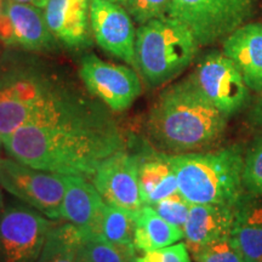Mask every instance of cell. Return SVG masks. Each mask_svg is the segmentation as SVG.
Returning a JSON list of instances; mask_svg holds the SVG:
<instances>
[{
  "label": "cell",
  "mask_w": 262,
  "mask_h": 262,
  "mask_svg": "<svg viewBox=\"0 0 262 262\" xmlns=\"http://www.w3.org/2000/svg\"><path fill=\"white\" fill-rule=\"evenodd\" d=\"M222 52L231 58L243 75L248 88L262 91V24H245L222 42Z\"/></svg>",
  "instance_id": "2e32d148"
},
{
  "label": "cell",
  "mask_w": 262,
  "mask_h": 262,
  "mask_svg": "<svg viewBox=\"0 0 262 262\" xmlns=\"http://www.w3.org/2000/svg\"><path fill=\"white\" fill-rule=\"evenodd\" d=\"M110 111L102 106L49 125L22 126L3 146L11 158L34 169L91 180L108 157L125 149L123 131Z\"/></svg>",
  "instance_id": "6da1fadb"
},
{
  "label": "cell",
  "mask_w": 262,
  "mask_h": 262,
  "mask_svg": "<svg viewBox=\"0 0 262 262\" xmlns=\"http://www.w3.org/2000/svg\"><path fill=\"white\" fill-rule=\"evenodd\" d=\"M79 78L88 93L112 112L126 111L142 91L136 70L102 61L94 54L81 58Z\"/></svg>",
  "instance_id": "30bf717a"
},
{
  "label": "cell",
  "mask_w": 262,
  "mask_h": 262,
  "mask_svg": "<svg viewBox=\"0 0 262 262\" xmlns=\"http://www.w3.org/2000/svg\"><path fill=\"white\" fill-rule=\"evenodd\" d=\"M195 38L170 16L152 19L136 31L135 70L150 88L178 78L198 54Z\"/></svg>",
  "instance_id": "5b68a950"
},
{
  "label": "cell",
  "mask_w": 262,
  "mask_h": 262,
  "mask_svg": "<svg viewBox=\"0 0 262 262\" xmlns=\"http://www.w3.org/2000/svg\"><path fill=\"white\" fill-rule=\"evenodd\" d=\"M136 211L117 208L106 203L98 239L111 243L134 245Z\"/></svg>",
  "instance_id": "7402d4cb"
},
{
  "label": "cell",
  "mask_w": 262,
  "mask_h": 262,
  "mask_svg": "<svg viewBox=\"0 0 262 262\" xmlns=\"http://www.w3.org/2000/svg\"><path fill=\"white\" fill-rule=\"evenodd\" d=\"M0 6H3V0H0Z\"/></svg>",
  "instance_id": "e575fe53"
},
{
  "label": "cell",
  "mask_w": 262,
  "mask_h": 262,
  "mask_svg": "<svg viewBox=\"0 0 262 262\" xmlns=\"http://www.w3.org/2000/svg\"><path fill=\"white\" fill-rule=\"evenodd\" d=\"M2 146H3V141L0 139V153H2Z\"/></svg>",
  "instance_id": "836d02e7"
},
{
  "label": "cell",
  "mask_w": 262,
  "mask_h": 262,
  "mask_svg": "<svg viewBox=\"0 0 262 262\" xmlns=\"http://www.w3.org/2000/svg\"><path fill=\"white\" fill-rule=\"evenodd\" d=\"M227 119L188 75L159 94L147 116L146 134L155 149L166 155L203 152L222 140Z\"/></svg>",
  "instance_id": "3957f363"
},
{
  "label": "cell",
  "mask_w": 262,
  "mask_h": 262,
  "mask_svg": "<svg viewBox=\"0 0 262 262\" xmlns=\"http://www.w3.org/2000/svg\"><path fill=\"white\" fill-rule=\"evenodd\" d=\"M14 2L22 3V4L37 6V8H39V9H45L47 8L49 0H14Z\"/></svg>",
  "instance_id": "4dcf8cb0"
},
{
  "label": "cell",
  "mask_w": 262,
  "mask_h": 262,
  "mask_svg": "<svg viewBox=\"0 0 262 262\" xmlns=\"http://www.w3.org/2000/svg\"><path fill=\"white\" fill-rule=\"evenodd\" d=\"M61 70L40 58H0V139L26 125H49L102 106Z\"/></svg>",
  "instance_id": "7a4b0ae2"
},
{
  "label": "cell",
  "mask_w": 262,
  "mask_h": 262,
  "mask_svg": "<svg viewBox=\"0 0 262 262\" xmlns=\"http://www.w3.org/2000/svg\"><path fill=\"white\" fill-rule=\"evenodd\" d=\"M261 24H262V22H261Z\"/></svg>",
  "instance_id": "f35d334b"
},
{
  "label": "cell",
  "mask_w": 262,
  "mask_h": 262,
  "mask_svg": "<svg viewBox=\"0 0 262 262\" xmlns=\"http://www.w3.org/2000/svg\"><path fill=\"white\" fill-rule=\"evenodd\" d=\"M90 25L101 49L135 67L136 29L122 5L108 0H90Z\"/></svg>",
  "instance_id": "7c38bea8"
},
{
  "label": "cell",
  "mask_w": 262,
  "mask_h": 262,
  "mask_svg": "<svg viewBox=\"0 0 262 262\" xmlns=\"http://www.w3.org/2000/svg\"><path fill=\"white\" fill-rule=\"evenodd\" d=\"M199 91L229 118L250 102V89L234 62L222 51L206 52L189 74Z\"/></svg>",
  "instance_id": "ba28073f"
},
{
  "label": "cell",
  "mask_w": 262,
  "mask_h": 262,
  "mask_svg": "<svg viewBox=\"0 0 262 262\" xmlns=\"http://www.w3.org/2000/svg\"><path fill=\"white\" fill-rule=\"evenodd\" d=\"M136 262H191L186 243H175L169 247L147 251Z\"/></svg>",
  "instance_id": "83f0119b"
},
{
  "label": "cell",
  "mask_w": 262,
  "mask_h": 262,
  "mask_svg": "<svg viewBox=\"0 0 262 262\" xmlns=\"http://www.w3.org/2000/svg\"><path fill=\"white\" fill-rule=\"evenodd\" d=\"M3 2H4V0H3Z\"/></svg>",
  "instance_id": "74e56055"
},
{
  "label": "cell",
  "mask_w": 262,
  "mask_h": 262,
  "mask_svg": "<svg viewBox=\"0 0 262 262\" xmlns=\"http://www.w3.org/2000/svg\"><path fill=\"white\" fill-rule=\"evenodd\" d=\"M3 9L11 21L15 47L28 51H49L56 48L57 39L48 27L42 9L14 0H4Z\"/></svg>",
  "instance_id": "e0dca14e"
},
{
  "label": "cell",
  "mask_w": 262,
  "mask_h": 262,
  "mask_svg": "<svg viewBox=\"0 0 262 262\" xmlns=\"http://www.w3.org/2000/svg\"><path fill=\"white\" fill-rule=\"evenodd\" d=\"M245 262H262V196L245 192L231 235Z\"/></svg>",
  "instance_id": "ac0fdd59"
},
{
  "label": "cell",
  "mask_w": 262,
  "mask_h": 262,
  "mask_svg": "<svg viewBox=\"0 0 262 262\" xmlns=\"http://www.w3.org/2000/svg\"><path fill=\"white\" fill-rule=\"evenodd\" d=\"M244 188L262 196V133L253 140L244 157Z\"/></svg>",
  "instance_id": "cb8c5ba5"
},
{
  "label": "cell",
  "mask_w": 262,
  "mask_h": 262,
  "mask_svg": "<svg viewBox=\"0 0 262 262\" xmlns=\"http://www.w3.org/2000/svg\"><path fill=\"white\" fill-rule=\"evenodd\" d=\"M66 191L61 205V219L80 229L85 241L98 239L106 202L89 180L64 176Z\"/></svg>",
  "instance_id": "4fadbf2b"
},
{
  "label": "cell",
  "mask_w": 262,
  "mask_h": 262,
  "mask_svg": "<svg viewBox=\"0 0 262 262\" xmlns=\"http://www.w3.org/2000/svg\"><path fill=\"white\" fill-rule=\"evenodd\" d=\"M54 225L22 202L6 206L0 220V262H37Z\"/></svg>",
  "instance_id": "9c48e42d"
},
{
  "label": "cell",
  "mask_w": 262,
  "mask_h": 262,
  "mask_svg": "<svg viewBox=\"0 0 262 262\" xmlns=\"http://www.w3.org/2000/svg\"><path fill=\"white\" fill-rule=\"evenodd\" d=\"M79 262H84V261H83V260H81V258H80V260H79Z\"/></svg>",
  "instance_id": "d590c367"
},
{
  "label": "cell",
  "mask_w": 262,
  "mask_h": 262,
  "mask_svg": "<svg viewBox=\"0 0 262 262\" xmlns=\"http://www.w3.org/2000/svg\"><path fill=\"white\" fill-rule=\"evenodd\" d=\"M237 206L221 204H191L183 227L189 253L203 245L229 238L234 227Z\"/></svg>",
  "instance_id": "9a60e30c"
},
{
  "label": "cell",
  "mask_w": 262,
  "mask_h": 262,
  "mask_svg": "<svg viewBox=\"0 0 262 262\" xmlns=\"http://www.w3.org/2000/svg\"><path fill=\"white\" fill-rule=\"evenodd\" d=\"M139 156V183L143 205L153 206L179 192L178 178L166 153L152 150L148 155Z\"/></svg>",
  "instance_id": "d6986e66"
},
{
  "label": "cell",
  "mask_w": 262,
  "mask_h": 262,
  "mask_svg": "<svg viewBox=\"0 0 262 262\" xmlns=\"http://www.w3.org/2000/svg\"><path fill=\"white\" fill-rule=\"evenodd\" d=\"M134 245L137 250H157L178 243L185 237L183 229L165 221L152 206L145 205L136 211Z\"/></svg>",
  "instance_id": "ffe728a7"
},
{
  "label": "cell",
  "mask_w": 262,
  "mask_h": 262,
  "mask_svg": "<svg viewBox=\"0 0 262 262\" xmlns=\"http://www.w3.org/2000/svg\"><path fill=\"white\" fill-rule=\"evenodd\" d=\"M248 122L251 125L262 127V91L258 93L256 101L253 103L248 114Z\"/></svg>",
  "instance_id": "f546056e"
},
{
  "label": "cell",
  "mask_w": 262,
  "mask_h": 262,
  "mask_svg": "<svg viewBox=\"0 0 262 262\" xmlns=\"http://www.w3.org/2000/svg\"><path fill=\"white\" fill-rule=\"evenodd\" d=\"M140 156L118 150L101 164L93 183L104 202L117 208L137 211L143 205L139 183Z\"/></svg>",
  "instance_id": "8fae6325"
},
{
  "label": "cell",
  "mask_w": 262,
  "mask_h": 262,
  "mask_svg": "<svg viewBox=\"0 0 262 262\" xmlns=\"http://www.w3.org/2000/svg\"><path fill=\"white\" fill-rule=\"evenodd\" d=\"M168 156L179 192L189 204L237 206L245 194V155L241 147Z\"/></svg>",
  "instance_id": "277c9868"
},
{
  "label": "cell",
  "mask_w": 262,
  "mask_h": 262,
  "mask_svg": "<svg viewBox=\"0 0 262 262\" xmlns=\"http://www.w3.org/2000/svg\"><path fill=\"white\" fill-rule=\"evenodd\" d=\"M84 241L80 229L71 222L54 225L48 232L37 262H79Z\"/></svg>",
  "instance_id": "44dd1931"
},
{
  "label": "cell",
  "mask_w": 262,
  "mask_h": 262,
  "mask_svg": "<svg viewBox=\"0 0 262 262\" xmlns=\"http://www.w3.org/2000/svg\"><path fill=\"white\" fill-rule=\"evenodd\" d=\"M5 198H4V194H3V191L0 189V220H2V216L4 214L5 211Z\"/></svg>",
  "instance_id": "1f68e13d"
},
{
  "label": "cell",
  "mask_w": 262,
  "mask_h": 262,
  "mask_svg": "<svg viewBox=\"0 0 262 262\" xmlns=\"http://www.w3.org/2000/svg\"><path fill=\"white\" fill-rule=\"evenodd\" d=\"M0 187L45 217L61 219L63 175L34 169L14 158H0Z\"/></svg>",
  "instance_id": "52a82bcc"
},
{
  "label": "cell",
  "mask_w": 262,
  "mask_h": 262,
  "mask_svg": "<svg viewBox=\"0 0 262 262\" xmlns=\"http://www.w3.org/2000/svg\"><path fill=\"white\" fill-rule=\"evenodd\" d=\"M152 208L169 224L183 229L188 219L191 204L183 198L181 193L176 192L168 198L162 199Z\"/></svg>",
  "instance_id": "4316f807"
},
{
  "label": "cell",
  "mask_w": 262,
  "mask_h": 262,
  "mask_svg": "<svg viewBox=\"0 0 262 262\" xmlns=\"http://www.w3.org/2000/svg\"><path fill=\"white\" fill-rule=\"evenodd\" d=\"M44 10L48 27L58 41L74 49L91 44L90 0H49Z\"/></svg>",
  "instance_id": "5bb4252c"
},
{
  "label": "cell",
  "mask_w": 262,
  "mask_h": 262,
  "mask_svg": "<svg viewBox=\"0 0 262 262\" xmlns=\"http://www.w3.org/2000/svg\"><path fill=\"white\" fill-rule=\"evenodd\" d=\"M254 8V0H171L168 16L187 27L199 47H209L247 24Z\"/></svg>",
  "instance_id": "8992f818"
},
{
  "label": "cell",
  "mask_w": 262,
  "mask_h": 262,
  "mask_svg": "<svg viewBox=\"0 0 262 262\" xmlns=\"http://www.w3.org/2000/svg\"><path fill=\"white\" fill-rule=\"evenodd\" d=\"M191 254L195 262H245L231 237L203 245Z\"/></svg>",
  "instance_id": "d4e9b609"
},
{
  "label": "cell",
  "mask_w": 262,
  "mask_h": 262,
  "mask_svg": "<svg viewBox=\"0 0 262 262\" xmlns=\"http://www.w3.org/2000/svg\"><path fill=\"white\" fill-rule=\"evenodd\" d=\"M0 42L9 48L15 47V37L11 21L3 8L0 10Z\"/></svg>",
  "instance_id": "f1b7e54d"
},
{
  "label": "cell",
  "mask_w": 262,
  "mask_h": 262,
  "mask_svg": "<svg viewBox=\"0 0 262 262\" xmlns=\"http://www.w3.org/2000/svg\"><path fill=\"white\" fill-rule=\"evenodd\" d=\"M171 0H126L122 5L137 25L168 16Z\"/></svg>",
  "instance_id": "484cf974"
},
{
  "label": "cell",
  "mask_w": 262,
  "mask_h": 262,
  "mask_svg": "<svg viewBox=\"0 0 262 262\" xmlns=\"http://www.w3.org/2000/svg\"><path fill=\"white\" fill-rule=\"evenodd\" d=\"M135 249V245L91 239L84 241L80 258L84 262H136Z\"/></svg>",
  "instance_id": "603a6c76"
},
{
  "label": "cell",
  "mask_w": 262,
  "mask_h": 262,
  "mask_svg": "<svg viewBox=\"0 0 262 262\" xmlns=\"http://www.w3.org/2000/svg\"><path fill=\"white\" fill-rule=\"evenodd\" d=\"M108 2H111V3H116V4H119V5H123L124 3L126 2V0H108Z\"/></svg>",
  "instance_id": "d6a6232c"
},
{
  "label": "cell",
  "mask_w": 262,
  "mask_h": 262,
  "mask_svg": "<svg viewBox=\"0 0 262 262\" xmlns=\"http://www.w3.org/2000/svg\"><path fill=\"white\" fill-rule=\"evenodd\" d=\"M2 8H3V6H0V10H2Z\"/></svg>",
  "instance_id": "8d00e7d4"
}]
</instances>
